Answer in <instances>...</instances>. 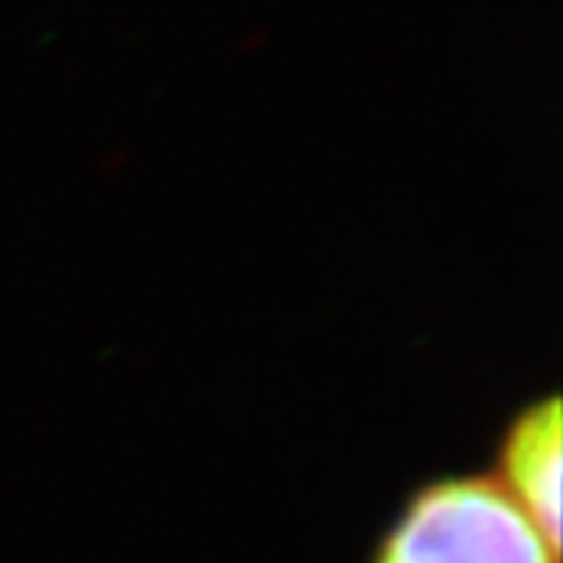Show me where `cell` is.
Here are the masks:
<instances>
[{
	"label": "cell",
	"mask_w": 563,
	"mask_h": 563,
	"mask_svg": "<svg viewBox=\"0 0 563 563\" xmlns=\"http://www.w3.org/2000/svg\"><path fill=\"white\" fill-rule=\"evenodd\" d=\"M561 398L523 404L504 426L492 479L554 548H561Z\"/></svg>",
	"instance_id": "obj_2"
},
{
	"label": "cell",
	"mask_w": 563,
	"mask_h": 563,
	"mask_svg": "<svg viewBox=\"0 0 563 563\" xmlns=\"http://www.w3.org/2000/svg\"><path fill=\"white\" fill-rule=\"evenodd\" d=\"M369 563H561V548L492 473L422 483L388 523Z\"/></svg>",
	"instance_id": "obj_1"
}]
</instances>
